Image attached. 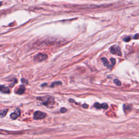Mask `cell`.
<instances>
[{"mask_svg":"<svg viewBox=\"0 0 139 139\" xmlns=\"http://www.w3.org/2000/svg\"><path fill=\"white\" fill-rule=\"evenodd\" d=\"M38 99L42 101L44 105L48 107H52V106L54 104V97L49 96H46L44 97H39L37 98Z\"/></svg>","mask_w":139,"mask_h":139,"instance_id":"1","label":"cell"},{"mask_svg":"<svg viewBox=\"0 0 139 139\" xmlns=\"http://www.w3.org/2000/svg\"><path fill=\"white\" fill-rule=\"evenodd\" d=\"M110 51L112 54H117L119 56H122V52L121 51V49L119 46H113L110 49Z\"/></svg>","mask_w":139,"mask_h":139,"instance_id":"2","label":"cell"},{"mask_svg":"<svg viewBox=\"0 0 139 139\" xmlns=\"http://www.w3.org/2000/svg\"><path fill=\"white\" fill-rule=\"evenodd\" d=\"M46 114L45 113H42L40 111H37L34 114V120H41L45 118Z\"/></svg>","mask_w":139,"mask_h":139,"instance_id":"3","label":"cell"},{"mask_svg":"<svg viewBox=\"0 0 139 139\" xmlns=\"http://www.w3.org/2000/svg\"><path fill=\"white\" fill-rule=\"evenodd\" d=\"M47 57V55H46V54L41 53H38L35 56V57H34V60L38 61V62H40V61L46 60Z\"/></svg>","mask_w":139,"mask_h":139,"instance_id":"4","label":"cell"},{"mask_svg":"<svg viewBox=\"0 0 139 139\" xmlns=\"http://www.w3.org/2000/svg\"><path fill=\"white\" fill-rule=\"evenodd\" d=\"M20 116V109H17L14 112L12 113L11 115V117L13 120H15L18 118L19 116Z\"/></svg>","mask_w":139,"mask_h":139,"instance_id":"5","label":"cell"},{"mask_svg":"<svg viewBox=\"0 0 139 139\" xmlns=\"http://www.w3.org/2000/svg\"><path fill=\"white\" fill-rule=\"evenodd\" d=\"M0 91L4 94H9L10 93V89L5 85H0Z\"/></svg>","mask_w":139,"mask_h":139,"instance_id":"6","label":"cell"},{"mask_svg":"<svg viewBox=\"0 0 139 139\" xmlns=\"http://www.w3.org/2000/svg\"><path fill=\"white\" fill-rule=\"evenodd\" d=\"M25 91V86L23 85H21L20 86V87H19L18 90L16 91V94H19V95H22L24 93Z\"/></svg>","mask_w":139,"mask_h":139,"instance_id":"7","label":"cell"},{"mask_svg":"<svg viewBox=\"0 0 139 139\" xmlns=\"http://www.w3.org/2000/svg\"><path fill=\"white\" fill-rule=\"evenodd\" d=\"M101 60H102V63H103L104 66L108 67V68H111L110 65L109 61H108L107 58H104V57H103V58H102V59H101Z\"/></svg>","mask_w":139,"mask_h":139,"instance_id":"8","label":"cell"},{"mask_svg":"<svg viewBox=\"0 0 139 139\" xmlns=\"http://www.w3.org/2000/svg\"><path fill=\"white\" fill-rule=\"evenodd\" d=\"M123 108H124L125 113H127L129 111H130V110H131L132 105H129V104H124V106H123Z\"/></svg>","mask_w":139,"mask_h":139,"instance_id":"9","label":"cell"},{"mask_svg":"<svg viewBox=\"0 0 139 139\" xmlns=\"http://www.w3.org/2000/svg\"><path fill=\"white\" fill-rule=\"evenodd\" d=\"M8 110L7 109H4L0 111V117H4L6 115L7 113Z\"/></svg>","mask_w":139,"mask_h":139,"instance_id":"10","label":"cell"},{"mask_svg":"<svg viewBox=\"0 0 139 139\" xmlns=\"http://www.w3.org/2000/svg\"><path fill=\"white\" fill-rule=\"evenodd\" d=\"M62 84V83H61V82H53V83H52L51 84V85H50V87H53L55 85H61Z\"/></svg>","mask_w":139,"mask_h":139,"instance_id":"11","label":"cell"},{"mask_svg":"<svg viewBox=\"0 0 139 139\" xmlns=\"http://www.w3.org/2000/svg\"><path fill=\"white\" fill-rule=\"evenodd\" d=\"M115 84L116 85H117L118 86H121V82L118 79H114V80Z\"/></svg>","mask_w":139,"mask_h":139,"instance_id":"12","label":"cell"},{"mask_svg":"<svg viewBox=\"0 0 139 139\" xmlns=\"http://www.w3.org/2000/svg\"><path fill=\"white\" fill-rule=\"evenodd\" d=\"M101 108L107 110L108 108V105L107 103H103L101 104Z\"/></svg>","mask_w":139,"mask_h":139,"instance_id":"13","label":"cell"},{"mask_svg":"<svg viewBox=\"0 0 139 139\" xmlns=\"http://www.w3.org/2000/svg\"><path fill=\"white\" fill-rule=\"evenodd\" d=\"M94 107L97 108V109H100L101 108V104H99V103H95L94 104Z\"/></svg>","mask_w":139,"mask_h":139,"instance_id":"14","label":"cell"},{"mask_svg":"<svg viewBox=\"0 0 139 139\" xmlns=\"http://www.w3.org/2000/svg\"><path fill=\"white\" fill-rule=\"evenodd\" d=\"M110 60H111V68H113V66H114L115 65V63H116V60L114 59V58H111V59H110Z\"/></svg>","mask_w":139,"mask_h":139,"instance_id":"15","label":"cell"},{"mask_svg":"<svg viewBox=\"0 0 139 139\" xmlns=\"http://www.w3.org/2000/svg\"><path fill=\"white\" fill-rule=\"evenodd\" d=\"M21 82L23 84H28V80H27L26 79H25L24 78L21 79Z\"/></svg>","mask_w":139,"mask_h":139,"instance_id":"16","label":"cell"},{"mask_svg":"<svg viewBox=\"0 0 139 139\" xmlns=\"http://www.w3.org/2000/svg\"><path fill=\"white\" fill-rule=\"evenodd\" d=\"M67 111H68V110L65 108H61L60 109V112L61 113H65V112H66Z\"/></svg>","mask_w":139,"mask_h":139,"instance_id":"17","label":"cell"},{"mask_svg":"<svg viewBox=\"0 0 139 139\" xmlns=\"http://www.w3.org/2000/svg\"><path fill=\"white\" fill-rule=\"evenodd\" d=\"M130 39H131V38H130V37H126V38H124V39H123V40L126 42H129L130 40Z\"/></svg>","mask_w":139,"mask_h":139,"instance_id":"18","label":"cell"},{"mask_svg":"<svg viewBox=\"0 0 139 139\" xmlns=\"http://www.w3.org/2000/svg\"><path fill=\"white\" fill-rule=\"evenodd\" d=\"M138 37H139V34H135V35L134 36L133 38L134 39H138Z\"/></svg>","mask_w":139,"mask_h":139,"instance_id":"19","label":"cell"},{"mask_svg":"<svg viewBox=\"0 0 139 139\" xmlns=\"http://www.w3.org/2000/svg\"><path fill=\"white\" fill-rule=\"evenodd\" d=\"M82 107L85 108V109H86V108H88V105H87V104H83V105H82Z\"/></svg>","mask_w":139,"mask_h":139,"instance_id":"20","label":"cell"},{"mask_svg":"<svg viewBox=\"0 0 139 139\" xmlns=\"http://www.w3.org/2000/svg\"><path fill=\"white\" fill-rule=\"evenodd\" d=\"M69 101L70 102H75V101L73 100V99H69Z\"/></svg>","mask_w":139,"mask_h":139,"instance_id":"21","label":"cell"},{"mask_svg":"<svg viewBox=\"0 0 139 139\" xmlns=\"http://www.w3.org/2000/svg\"><path fill=\"white\" fill-rule=\"evenodd\" d=\"M2 4V2H0V7H1Z\"/></svg>","mask_w":139,"mask_h":139,"instance_id":"22","label":"cell"}]
</instances>
